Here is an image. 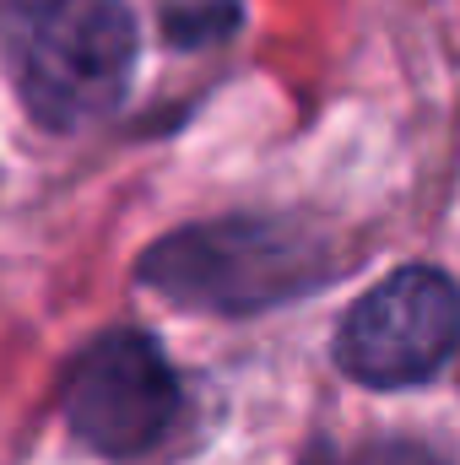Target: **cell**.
<instances>
[{
	"mask_svg": "<svg viewBox=\"0 0 460 465\" xmlns=\"http://www.w3.org/2000/svg\"><path fill=\"white\" fill-rule=\"evenodd\" d=\"M179 417V379L152 336L104 331L65 373V428L98 455H146Z\"/></svg>",
	"mask_w": 460,
	"mask_h": 465,
	"instance_id": "277c9868",
	"label": "cell"
},
{
	"mask_svg": "<svg viewBox=\"0 0 460 465\" xmlns=\"http://www.w3.org/2000/svg\"><path fill=\"white\" fill-rule=\"evenodd\" d=\"M0 49L27 114L82 130L135 76V16L119 0H0Z\"/></svg>",
	"mask_w": 460,
	"mask_h": 465,
	"instance_id": "6da1fadb",
	"label": "cell"
},
{
	"mask_svg": "<svg viewBox=\"0 0 460 465\" xmlns=\"http://www.w3.org/2000/svg\"><path fill=\"white\" fill-rule=\"evenodd\" d=\"M455 331V282L434 265H401L346 309L336 362L368 390H406L450 362Z\"/></svg>",
	"mask_w": 460,
	"mask_h": 465,
	"instance_id": "3957f363",
	"label": "cell"
},
{
	"mask_svg": "<svg viewBox=\"0 0 460 465\" xmlns=\"http://www.w3.org/2000/svg\"><path fill=\"white\" fill-rule=\"evenodd\" d=\"M331 276V238L293 217H223L157 238L141 282L179 309L260 314Z\"/></svg>",
	"mask_w": 460,
	"mask_h": 465,
	"instance_id": "7a4b0ae2",
	"label": "cell"
}]
</instances>
